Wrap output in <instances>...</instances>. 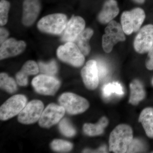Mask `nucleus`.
Segmentation results:
<instances>
[{"mask_svg":"<svg viewBox=\"0 0 153 153\" xmlns=\"http://www.w3.org/2000/svg\"><path fill=\"white\" fill-rule=\"evenodd\" d=\"M59 126L60 132L65 136L70 137L74 136L76 134V130L67 119L62 120L59 123Z\"/></svg>","mask_w":153,"mask_h":153,"instance_id":"27","label":"nucleus"},{"mask_svg":"<svg viewBox=\"0 0 153 153\" xmlns=\"http://www.w3.org/2000/svg\"><path fill=\"white\" fill-rule=\"evenodd\" d=\"M97 68L99 78L104 79L106 77L108 73V68L106 64L102 61H97Z\"/></svg>","mask_w":153,"mask_h":153,"instance_id":"29","label":"nucleus"},{"mask_svg":"<svg viewBox=\"0 0 153 153\" xmlns=\"http://www.w3.org/2000/svg\"><path fill=\"white\" fill-rule=\"evenodd\" d=\"M39 71V66L35 61L33 60L27 61L16 75L17 83L20 86H26L28 84V76L36 75L38 74Z\"/></svg>","mask_w":153,"mask_h":153,"instance_id":"15","label":"nucleus"},{"mask_svg":"<svg viewBox=\"0 0 153 153\" xmlns=\"http://www.w3.org/2000/svg\"><path fill=\"white\" fill-rule=\"evenodd\" d=\"M36 92L41 94L53 95L60 87V81L53 76L40 74L33 78L32 82Z\"/></svg>","mask_w":153,"mask_h":153,"instance_id":"7","label":"nucleus"},{"mask_svg":"<svg viewBox=\"0 0 153 153\" xmlns=\"http://www.w3.org/2000/svg\"><path fill=\"white\" fill-rule=\"evenodd\" d=\"M152 85H153V78L152 79Z\"/></svg>","mask_w":153,"mask_h":153,"instance_id":"33","label":"nucleus"},{"mask_svg":"<svg viewBox=\"0 0 153 153\" xmlns=\"http://www.w3.org/2000/svg\"><path fill=\"white\" fill-rule=\"evenodd\" d=\"M133 139L131 128L124 124L119 125L110 135L109 151L116 153L126 152Z\"/></svg>","mask_w":153,"mask_h":153,"instance_id":"1","label":"nucleus"},{"mask_svg":"<svg viewBox=\"0 0 153 153\" xmlns=\"http://www.w3.org/2000/svg\"><path fill=\"white\" fill-rule=\"evenodd\" d=\"M9 36V32L5 28L1 27L0 29V43L1 44L4 43Z\"/></svg>","mask_w":153,"mask_h":153,"instance_id":"31","label":"nucleus"},{"mask_svg":"<svg viewBox=\"0 0 153 153\" xmlns=\"http://www.w3.org/2000/svg\"><path fill=\"white\" fill-rule=\"evenodd\" d=\"M108 123V119L103 117L100 119L98 123L93 124L91 123H85L83 126V131L89 136H96L100 135L103 134L104 129Z\"/></svg>","mask_w":153,"mask_h":153,"instance_id":"21","label":"nucleus"},{"mask_svg":"<svg viewBox=\"0 0 153 153\" xmlns=\"http://www.w3.org/2000/svg\"><path fill=\"white\" fill-rule=\"evenodd\" d=\"M0 86L1 88L10 93H14L17 89L15 80L5 73L0 74Z\"/></svg>","mask_w":153,"mask_h":153,"instance_id":"22","label":"nucleus"},{"mask_svg":"<svg viewBox=\"0 0 153 153\" xmlns=\"http://www.w3.org/2000/svg\"><path fill=\"white\" fill-rule=\"evenodd\" d=\"M147 135L153 138V108H146L143 110L139 118Z\"/></svg>","mask_w":153,"mask_h":153,"instance_id":"18","label":"nucleus"},{"mask_svg":"<svg viewBox=\"0 0 153 153\" xmlns=\"http://www.w3.org/2000/svg\"><path fill=\"white\" fill-rule=\"evenodd\" d=\"M57 55L61 61L74 67L82 66L85 61L84 55L73 42H67L57 48Z\"/></svg>","mask_w":153,"mask_h":153,"instance_id":"3","label":"nucleus"},{"mask_svg":"<svg viewBox=\"0 0 153 153\" xmlns=\"http://www.w3.org/2000/svg\"><path fill=\"white\" fill-rule=\"evenodd\" d=\"M131 93L129 102L136 105L145 98L146 96L143 86L139 80H134L130 85Z\"/></svg>","mask_w":153,"mask_h":153,"instance_id":"20","label":"nucleus"},{"mask_svg":"<svg viewBox=\"0 0 153 153\" xmlns=\"http://www.w3.org/2000/svg\"><path fill=\"white\" fill-rule=\"evenodd\" d=\"M27 99L25 96L17 94L8 99L0 108V119L6 120L19 114L26 105Z\"/></svg>","mask_w":153,"mask_h":153,"instance_id":"6","label":"nucleus"},{"mask_svg":"<svg viewBox=\"0 0 153 153\" xmlns=\"http://www.w3.org/2000/svg\"><path fill=\"white\" fill-rule=\"evenodd\" d=\"M65 109L61 105L51 103L43 111L39 120L41 127L49 128L58 123L65 113Z\"/></svg>","mask_w":153,"mask_h":153,"instance_id":"9","label":"nucleus"},{"mask_svg":"<svg viewBox=\"0 0 153 153\" xmlns=\"http://www.w3.org/2000/svg\"><path fill=\"white\" fill-rule=\"evenodd\" d=\"M41 4L39 0H25L23 4L22 22L27 27L35 23L40 13Z\"/></svg>","mask_w":153,"mask_h":153,"instance_id":"13","label":"nucleus"},{"mask_svg":"<svg viewBox=\"0 0 153 153\" xmlns=\"http://www.w3.org/2000/svg\"><path fill=\"white\" fill-rule=\"evenodd\" d=\"M102 91L103 96L107 98L114 94L118 95H122L124 94L122 86L120 83L116 82H111L105 85Z\"/></svg>","mask_w":153,"mask_h":153,"instance_id":"23","label":"nucleus"},{"mask_svg":"<svg viewBox=\"0 0 153 153\" xmlns=\"http://www.w3.org/2000/svg\"><path fill=\"white\" fill-rule=\"evenodd\" d=\"M105 31V36L111 40L114 45L118 42L125 40L124 32L121 25L115 21L110 22Z\"/></svg>","mask_w":153,"mask_h":153,"instance_id":"17","label":"nucleus"},{"mask_svg":"<svg viewBox=\"0 0 153 153\" xmlns=\"http://www.w3.org/2000/svg\"><path fill=\"white\" fill-rule=\"evenodd\" d=\"M84 85L89 90H94L98 86L99 76L97 62L91 60L88 61L81 71Z\"/></svg>","mask_w":153,"mask_h":153,"instance_id":"11","label":"nucleus"},{"mask_svg":"<svg viewBox=\"0 0 153 153\" xmlns=\"http://www.w3.org/2000/svg\"><path fill=\"white\" fill-rule=\"evenodd\" d=\"M67 23V16L65 14H52L40 19L37 27L40 31L44 33L60 35L65 30Z\"/></svg>","mask_w":153,"mask_h":153,"instance_id":"2","label":"nucleus"},{"mask_svg":"<svg viewBox=\"0 0 153 153\" xmlns=\"http://www.w3.org/2000/svg\"><path fill=\"white\" fill-rule=\"evenodd\" d=\"M59 102L66 112L72 115L85 112L89 106L87 100L72 93L63 94L59 97Z\"/></svg>","mask_w":153,"mask_h":153,"instance_id":"4","label":"nucleus"},{"mask_svg":"<svg viewBox=\"0 0 153 153\" xmlns=\"http://www.w3.org/2000/svg\"><path fill=\"white\" fill-rule=\"evenodd\" d=\"M38 66L39 70L44 74L53 76L57 72V63L54 60H52L49 63H46L39 62Z\"/></svg>","mask_w":153,"mask_h":153,"instance_id":"25","label":"nucleus"},{"mask_svg":"<svg viewBox=\"0 0 153 153\" xmlns=\"http://www.w3.org/2000/svg\"><path fill=\"white\" fill-rule=\"evenodd\" d=\"M85 22L82 17L73 16L67 23L62 33L61 39L65 42H74L85 30Z\"/></svg>","mask_w":153,"mask_h":153,"instance_id":"12","label":"nucleus"},{"mask_svg":"<svg viewBox=\"0 0 153 153\" xmlns=\"http://www.w3.org/2000/svg\"><path fill=\"white\" fill-rule=\"evenodd\" d=\"M135 2L137 3H139V4H143L144 3L145 0H133Z\"/></svg>","mask_w":153,"mask_h":153,"instance_id":"32","label":"nucleus"},{"mask_svg":"<svg viewBox=\"0 0 153 153\" xmlns=\"http://www.w3.org/2000/svg\"><path fill=\"white\" fill-rule=\"evenodd\" d=\"M134 48L137 52L143 54L148 52L153 46V25L143 27L135 38Z\"/></svg>","mask_w":153,"mask_h":153,"instance_id":"10","label":"nucleus"},{"mask_svg":"<svg viewBox=\"0 0 153 153\" xmlns=\"http://www.w3.org/2000/svg\"><path fill=\"white\" fill-rule=\"evenodd\" d=\"M93 30L87 28L83 30L74 41L84 56L89 54L91 47L89 41L93 36Z\"/></svg>","mask_w":153,"mask_h":153,"instance_id":"19","label":"nucleus"},{"mask_svg":"<svg viewBox=\"0 0 153 153\" xmlns=\"http://www.w3.org/2000/svg\"><path fill=\"white\" fill-rule=\"evenodd\" d=\"M51 147L53 150L60 152H66L72 149L73 145L71 143L62 140H55L51 143Z\"/></svg>","mask_w":153,"mask_h":153,"instance_id":"24","label":"nucleus"},{"mask_svg":"<svg viewBox=\"0 0 153 153\" xmlns=\"http://www.w3.org/2000/svg\"><path fill=\"white\" fill-rule=\"evenodd\" d=\"M119 9L115 0H106L98 16V20L102 24L109 23L118 14Z\"/></svg>","mask_w":153,"mask_h":153,"instance_id":"16","label":"nucleus"},{"mask_svg":"<svg viewBox=\"0 0 153 153\" xmlns=\"http://www.w3.org/2000/svg\"><path fill=\"white\" fill-rule=\"evenodd\" d=\"M146 67L149 70L153 69V46L148 51L147 58L146 60Z\"/></svg>","mask_w":153,"mask_h":153,"instance_id":"30","label":"nucleus"},{"mask_svg":"<svg viewBox=\"0 0 153 153\" xmlns=\"http://www.w3.org/2000/svg\"><path fill=\"white\" fill-rule=\"evenodd\" d=\"M27 47V44L23 41H17L14 38L6 40L1 44L0 48V59H6L14 57L22 53Z\"/></svg>","mask_w":153,"mask_h":153,"instance_id":"14","label":"nucleus"},{"mask_svg":"<svg viewBox=\"0 0 153 153\" xmlns=\"http://www.w3.org/2000/svg\"><path fill=\"white\" fill-rule=\"evenodd\" d=\"M43 102L39 100H33L28 103L19 114L18 120L20 123L31 124L39 120L44 111Z\"/></svg>","mask_w":153,"mask_h":153,"instance_id":"8","label":"nucleus"},{"mask_svg":"<svg viewBox=\"0 0 153 153\" xmlns=\"http://www.w3.org/2000/svg\"><path fill=\"white\" fill-rule=\"evenodd\" d=\"M10 4L7 0H1L0 1V25L4 26L7 23L8 14Z\"/></svg>","mask_w":153,"mask_h":153,"instance_id":"26","label":"nucleus"},{"mask_svg":"<svg viewBox=\"0 0 153 153\" xmlns=\"http://www.w3.org/2000/svg\"><path fill=\"white\" fill-rule=\"evenodd\" d=\"M145 17L144 11L140 8L124 12L121 18V23L124 33L129 35L138 31Z\"/></svg>","mask_w":153,"mask_h":153,"instance_id":"5","label":"nucleus"},{"mask_svg":"<svg viewBox=\"0 0 153 153\" xmlns=\"http://www.w3.org/2000/svg\"><path fill=\"white\" fill-rule=\"evenodd\" d=\"M145 149L144 145L141 141L138 139H133L129 146L126 152H138L143 151Z\"/></svg>","mask_w":153,"mask_h":153,"instance_id":"28","label":"nucleus"}]
</instances>
